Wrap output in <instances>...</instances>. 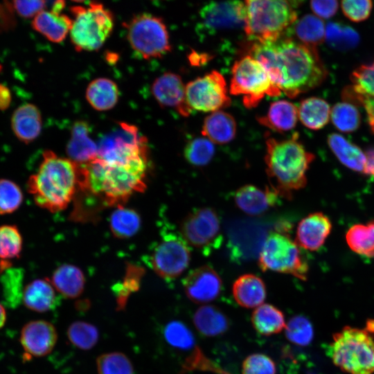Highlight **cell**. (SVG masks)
<instances>
[{
    "mask_svg": "<svg viewBox=\"0 0 374 374\" xmlns=\"http://www.w3.org/2000/svg\"><path fill=\"white\" fill-rule=\"evenodd\" d=\"M80 188L87 190L108 206L123 205L131 195L146 187L148 153L121 161L100 157L78 164Z\"/></svg>",
    "mask_w": 374,
    "mask_h": 374,
    "instance_id": "cell-2",
    "label": "cell"
},
{
    "mask_svg": "<svg viewBox=\"0 0 374 374\" xmlns=\"http://www.w3.org/2000/svg\"><path fill=\"white\" fill-rule=\"evenodd\" d=\"M109 217V228L113 235L121 239L134 235L141 227V217L134 209L116 206Z\"/></svg>",
    "mask_w": 374,
    "mask_h": 374,
    "instance_id": "cell-36",
    "label": "cell"
},
{
    "mask_svg": "<svg viewBox=\"0 0 374 374\" xmlns=\"http://www.w3.org/2000/svg\"><path fill=\"white\" fill-rule=\"evenodd\" d=\"M180 234L188 245L206 255L218 248L222 240L218 215L208 207L189 213L181 222Z\"/></svg>",
    "mask_w": 374,
    "mask_h": 374,
    "instance_id": "cell-12",
    "label": "cell"
},
{
    "mask_svg": "<svg viewBox=\"0 0 374 374\" xmlns=\"http://www.w3.org/2000/svg\"><path fill=\"white\" fill-rule=\"evenodd\" d=\"M57 334L54 326L46 321H31L24 326L20 343L25 357H41L49 354L55 346Z\"/></svg>",
    "mask_w": 374,
    "mask_h": 374,
    "instance_id": "cell-17",
    "label": "cell"
},
{
    "mask_svg": "<svg viewBox=\"0 0 374 374\" xmlns=\"http://www.w3.org/2000/svg\"><path fill=\"white\" fill-rule=\"evenodd\" d=\"M258 265L262 271L290 274L302 280L307 279L309 271L299 246L283 230L267 235L259 253Z\"/></svg>",
    "mask_w": 374,
    "mask_h": 374,
    "instance_id": "cell-8",
    "label": "cell"
},
{
    "mask_svg": "<svg viewBox=\"0 0 374 374\" xmlns=\"http://www.w3.org/2000/svg\"><path fill=\"white\" fill-rule=\"evenodd\" d=\"M143 275V269L141 267L132 264L128 265L123 282L118 283L113 287L118 310L125 308L130 294L138 290Z\"/></svg>",
    "mask_w": 374,
    "mask_h": 374,
    "instance_id": "cell-41",
    "label": "cell"
},
{
    "mask_svg": "<svg viewBox=\"0 0 374 374\" xmlns=\"http://www.w3.org/2000/svg\"><path fill=\"white\" fill-rule=\"evenodd\" d=\"M236 127V122L232 115L218 110L205 118L202 134L213 143L225 144L235 138Z\"/></svg>",
    "mask_w": 374,
    "mask_h": 374,
    "instance_id": "cell-27",
    "label": "cell"
},
{
    "mask_svg": "<svg viewBox=\"0 0 374 374\" xmlns=\"http://www.w3.org/2000/svg\"><path fill=\"white\" fill-rule=\"evenodd\" d=\"M2 70V66L0 64V72Z\"/></svg>",
    "mask_w": 374,
    "mask_h": 374,
    "instance_id": "cell-57",
    "label": "cell"
},
{
    "mask_svg": "<svg viewBox=\"0 0 374 374\" xmlns=\"http://www.w3.org/2000/svg\"><path fill=\"white\" fill-rule=\"evenodd\" d=\"M248 55L263 66L281 92L292 98L320 86L328 74L317 48L292 37L254 42Z\"/></svg>",
    "mask_w": 374,
    "mask_h": 374,
    "instance_id": "cell-1",
    "label": "cell"
},
{
    "mask_svg": "<svg viewBox=\"0 0 374 374\" xmlns=\"http://www.w3.org/2000/svg\"><path fill=\"white\" fill-rule=\"evenodd\" d=\"M330 118L334 126L345 133L356 131L361 124V115L356 105L346 101L333 105Z\"/></svg>",
    "mask_w": 374,
    "mask_h": 374,
    "instance_id": "cell-38",
    "label": "cell"
},
{
    "mask_svg": "<svg viewBox=\"0 0 374 374\" xmlns=\"http://www.w3.org/2000/svg\"><path fill=\"white\" fill-rule=\"evenodd\" d=\"M166 341L172 347L190 350L195 347V338L189 328L179 321L168 323L163 330Z\"/></svg>",
    "mask_w": 374,
    "mask_h": 374,
    "instance_id": "cell-46",
    "label": "cell"
},
{
    "mask_svg": "<svg viewBox=\"0 0 374 374\" xmlns=\"http://www.w3.org/2000/svg\"><path fill=\"white\" fill-rule=\"evenodd\" d=\"M366 164L363 173L372 175L374 170V148H370L365 152Z\"/></svg>",
    "mask_w": 374,
    "mask_h": 374,
    "instance_id": "cell-54",
    "label": "cell"
},
{
    "mask_svg": "<svg viewBox=\"0 0 374 374\" xmlns=\"http://www.w3.org/2000/svg\"><path fill=\"white\" fill-rule=\"evenodd\" d=\"M193 323L203 335L214 337L225 332L229 326L226 315L213 305H203L193 315Z\"/></svg>",
    "mask_w": 374,
    "mask_h": 374,
    "instance_id": "cell-32",
    "label": "cell"
},
{
    "mask_svg": "<svg viewBox=\"0 0 374 374\" xmlns=\"http://www.w3.org/2000/svg\"><path fill=\"white\" fill-rule=\"evenodd\" d=\"M52 283L46 278L35 279L24 289L22 301L30 310L46 312L57 307L60 299Z\"/></svg>",
    "mask_w": 374,
    "mask_h": 374,
    "instance_id": "cell-23",
    "label": "cell"
},
{
    "mask_svg": "<svg viewBox=\"0 0 374 374\" xmlns=\"http://www.w3.org/2000/svg\"><path fill=\"white\" fill-rule=\"evenodd\" d=\"M51 283L64 297L74 299L83 292L85 278L82 270L71 264H63L53 272Z\"/></svg>",
    "mask_w": 374,
    "mask_h": 374,
    "instance_id": "cell-30",
    "label": "cell"
},
{
    "mask_svg": "<svg viewBox=\"0 0 374 374\" xmlns=\"http://www.w3.org/2000/svg\"><path fill=\"white\" fill-rule=\"evenodd\" d=\"M188 298L196 303H206L220 293L222 280L218 274L208 265L191 270L182 281Z\"/></svg>",
    "mask_w": 374,
    "mask_h": 374,
    "instance_id": "cell-18",
    "label": "cell"
},
{
    "mask_svg": "<svg viewBox=\"0 0 374 374\" xmlns=\"http://www.w3.org/2000/svg\"><path fill=\"white\" fill-rule=\"evenodd\" d=\"M186 96L191 110L213 112L231 104L225 79L217 71H212L188 82Z\"/></svg>",
    "mask_w": 374,
    "mask_h": 374,
    "instance_id": "cell-13",
    "label": "cell"
},
{
    "mask_svg": "<svg viewBox=\"0 0 374 374\" xmlns=\"http://www.w3.org/2000/svg\"><path fill=\"white\" fill-rule=\"evenodd\" d=\"M232 292L242 307L254 308L262 305L266 298V287L262 280L252 274L238 277L233 283Z\"/></svg>",
    "mask_w": 374,
    "mask_h": 374,
    "instance_id": "cell-25",
    "label": "cell"
},
{
    "mask_svg": "<svg viewBox=\"0 0 374 374\" xmlns=\"http://www.w3.org/2000/svg\"><path fill=\"white\" fill-rule=\"evenodd\" d=\"M215 154L214 143L206 137H196L186 144L184 157L186 161L195 166L208 164Z\"/></svg>",
    "mask_w": 374,
    "mask_h": 374,
    "instance_id": "cell-42",
    "label": "cell"
},
{
    "mask_svg": "<svg viewBox=\"0 0 374 374\" xmlns=\"http://www.w3.org/2000/svg\"><path fill=\"white\" fill-rule=\"evenodd\" d=\"M285 329L287 339L297 346H306L313 339L312 325L310 320L303 315L291 318L286 323Z\"/></svg>",
    "mask_w": 374,
    "mask_h": 374,
    "instance_id": "cell-45",
    "label": "cell"
},
{
    "mask_svg": "<svg viewBox=\"0 0 374 374\" xmlns=\"http://www.w3.org/2000/svg\"><path fill=\"white\" fill-rule=\"evenodd\" d=\"M341 10L348 19L361 22L367 19L373 8L372 0H341Z\"/></svg>",
    "mask_w": 374,
    "mask_h": 374,
    "instance_id": "cell-50",
    "label": "cell"
},
{
    "mask_svg": "<svg viewBox=\"0 0 374 374\" xmlns=\"http://www.w3.org/2000/svg\"><path fill=\"white\" fill-rule=\"evenodd\" d=\"M331 108L327 101L318 97L303 100L298 107V117L301 123L312 130L325 127L330 120Z\"/></svg>",
    "mask_w": 374,
    "mask_h": 374,
    "instance_id": "cell-31",
    "label": "cell"
},
{
    "mask_svg": "<svg viewBox=\"0 0 374 374\" xmlns=\"http://www.w3.org/2000/svg\"><path fill=\"white\" fill-rule=\"evenodd\" d=\"M349 248L355 253L368 258L374 257V220L367 224H355L346 233Z\"/></svg>",
    "mask_w": 374,
    "mask_h": 374,
    "instance_id": "cell-35",
    "label": "cell"
},
{
    "mask_svg": "<svg viewBox=\"0 0 374 374\" xmlns=\"http://www.w3.org/2000/svg\"><path fill=\"white\" fill-rule=\"evenodd\" d=\"M124 25L129 44L141 58H161L170 52L169 33L161 18L141 13L134 15Z\"/></svg>",
    "mask_w": 374,
    "mask_h": 374,
    "instance_id": "cell-10",
    "label": "cell"
},
{
    "mask_svg": "<svg viewBox=\"0 0 374 374\" xmlns=\"http://www.w3.org/2000/svg\"><path fill=\"white\" fill-rule=\"evenodd\" d=\"M332 230L330 218L322 212H315L303 218L296 233L297 244L311 251L319 249Z\"/></svg>",
    "mask_w": 374,
    "mask_h": 374,
    "instance_id": "cell-19",
    "label": "cell"
},
{
    "mask_svg": "<svg viewBox=\"0 0 374 374\" xmlns=\"http://www.w3.org/2000/svg\"><path fill=\"white\" fill-rule=\"evenodd\" d=\"M88 103L97 111H107L115 107L119 98L116 83L107 78H98L89 82L86 89Z\"/></svg>",
    "mask_w": 374,
    "mask_h": 374,
    "instance_id": "cell-29",
    "label": "cell"
},
{
    "mask_svg": "<svg viewBox=\"0 0 374 374\" xmlns=\"http://www.w3.org/2000/svg\"><path fill=\"white\" fill-rule=\"evenodd\" d=\"M327 142L341 163L352 170L363 173L366 155L359 147L337 133L329 134Z\"/></svg>",
    "mask_w": 374,
    "mask_h": 374,
    "instance_id": "cell-28",
    "label": "cell"
},
{
    "mask_svg": "<svg viewBox=\"0 0 374 374\" xmlns=\"http://www.w3.org/2000/svg\"><path fill=\"white\" fill-rule=\"evenodd\" d=\"M147 140L134 125L121 123L119 128L105 136L98 144V157L106 161H121L148 153Z\"/></svg>",
    "mask_w": 374,
    "mask_h": 374,
    "instance_id": "cell-14",
    "label": "cell"
},
{
    "mask_svg": "<svg viewBox=\"0 0 374 374\" xmlns=\"http://www.w3.org/2000/svg\"><path fill=\"white\" fill-rule=\"evenodd\" d=\"M23 199L22 191L17 184L9 179H0V215L15 212Z\"/></svg>",
    "mask_w": 374,
    "mask_h": 374,
    "instance_id": "cell-47",
    "label": "cell"
},
{
    "mask_svg": "<svg viewBox=\"0 0 374 374\" xmlns=\"http://www.w3.org/2000/svg\"><path fill=\"white\" fill-rule=\"evenodd\" d=\"M251 323L259 334L265 336L277 334L286 326L283 312L275 306L267 303L256 308L251 315Z\"/></svg>",
    "mask_w": 374,
    "mask_h": 374,
    "instance_id": "cell-33",
    "label": "cell"
},
{
    "mask_svg": "<svg viewBox=\"0 0 374 374\" xmlns=\"http://www.w3.org/2000/svg\"><path fill=\"white\" fill-rule=\"evenodd\" d=\"M11 103V93L9 89L0 84V110H6Z\"/></svg>",
    "mask_w": 374,
    "mask_h": 374,
    "instance_id": "cell-53",
    "label": "cell"
},
{
    "mask_svg": "<svg viewBox=\"0 0 374 374\" xmlns=\"http://www.w3.org/2000/svg\"><path fill=\"white\" fill-rule=\"evenodd\" d=\"M71 12L74 19L70 38L75 49L80 52L100 48L114 28L112 12L97 1H91L87 7L73 6Z\"/></svg>",
    "mask_w": 374,
    "mask_h": 374,
    "instance_id": "cell-7",
    "label": "cell"
},
{
    "mask_svg": "<svg viewBox=\"0 0 374 374\" xmlns=\"http://www.w3.org/2000/svg\"><path fill=\"white\" fill-rule=\"evenodd\" d=\"M188 247L181 234L163 230L160 240L144 260L158 276L165 280H172L188 267L190 260Z\"/></svg>",
    "mask_w": 374,
    "mask_h": 374,
    "instance_id": "cell-11",
    "label": "cell"
},
{
    "mask_svg": "<svg viewBox=\"0 0 374 374\" xmlns=\"http://www.w3.org/2000/svg\"><path fill=\"white\" fill-rule=\"evenodd\" d=\"M372 175H374V170H373V173H372Z\"/></svg>",
    "mask_w": 374,
    "mask_h": 374,
    "instance_id": "cell-58",
    "label": "cell"
},
{
    "mask_svg": "<svg viewBox=\"0 0 374 374\" xmlns=\"http://www.w3.org/2000/svg\"><path fill=\"white\" fill-rule=\"evenodd\" d=\"M333 364L346 374L374 373V320L365 328L345 326L332 336L329 346Z\"/></svg>",
    "mask_w": 374,
    "mask_h": 374,
    "instance_id": "cell-5",
    "label": "cell"
},
{
    "mask_svg": "<svg viewBox=\"0 0 374 374\" xmlns=\"http://www.w3.org/2000/svg\"><path fill=\"white\" fill-rule=\"evenodd\" d=\"M151 91L162 107L172 108L184 116L191 113L186 100V85L178 74L166 72L159 75L152 82Z\"/></svg>",
    "mask_w": 374,
    "mask_h": 374,
    "instance_id": "cell-16",
    "label": "cell"
},
{
    "mask_svg": "<svg viewBox=\"0 0 374 374\" xmlns=\"http://www.w3.org/2000/svg\"><path fill=\"white\" fill-rule=\"evenodd\" d=\"M67 337L75 347L89 350L96 344L99 334L93 325L84 321H75L69 326Z\"/></svg>",
    "mask_w": 374,
    "mask_h": 374,
    "instance_id": "cell-43",
    "label": "cell"
},
{
    "mask_svg": "<svg viewBox=\"0 0 374 374\" xmlns=\"http://www.w3.org/2000/svg\"><path fill=\"white\" fill-rule=\"evenodd\" d=\"M7 319V314L5 308L0 303V329L3 327Z\"/></svg>",
    "mask_w": 374,
    "mask_h": 374,
    "instance_id": "cell-55",
    "label": "cell"
},
{
    "mask_svg": "<svg viewBox=\"0 0 374 374\" xmlns=\"http://www.w3.org/2000/svg\"><path fill=\"white\" fill-rule=\"evenodd\" d=\"M98 144L90 136L89 124L84 121L75 122L66 148L68 158L84 164L98 157Z\"/></svg>",
    "mask_w": 374,
    "mask_h": 374,
    "instance_id": "cell-21",
    "label": "cell"
},
{
    "mask_svg": "<svg viewBox=\"0 0 374 374\" xmlns=\"http://www.w3.org/2000/svg\"><path fill=\"white\" fill-rule=\"evenodd\" d=\"M325 39L331 48L344 51L356 47L359 42V35L348 25L330 21L326 27Z\"/></svg>",
    "mask_w": 374,
    "mask_h": 374,
    "instance_id": "cell-37",
    "label": "cell"
},
{
    "mask_svg": "<svg viewBox=\"0 0 374 374\" xmlns=\"http://www.w3.org/2000/svg\"><path fill=\"white\" fill-rule=\"evenodd\" d=\"M46 1V0H13V7L21 17L31 18L44 10Z\"/></svg>",
    "mask_w": 374,
    "mask_h": 374,
    "instance_id": "cell-51",
    "label": "cell"
},
{
    "mask_svg": "<svg viewBox=\"0 0 374 374\" xmlns=\"http://www.w3.org/2000/svg\"><path fill=\"white\" fill-rule=\"evenodd\" d=\"M298 118V108L295 105L286 100H280L271 103L266 114L257 119L267 128L283 133L294 129Z\"/></svg>",
    "mask_w": 374,
    "mask_h": 374,
    "instance_id": "cell-26",
    "label": "cell"
},
{
    "mask_svg": "<svg viewBox=\"0 0 374 374\" xmlns=\"http://www.w3.org/2000/svg\"><path fill=\"white\" fill-rule=\"evenodd\" d=\"M244 30L253 42L277 40L297 19V13L289 0H244Z\"/></svg>",
    "mask_w": 374,
    "mask_h": 374,
    "instance_id": "cell-6",
    "label": "cell"
},
{
    "mask_svg": "<svg viewBox=\"0 0 374 374\" xmlns=\"http://www.w3.org/2000/svg\"><path fill=\"white\" fill-rule=\"evenodd\" d=\"M98 374H134V367L130 359L123 353H104L97 358Z\"/></svg>",
    "mask_w": 374,
    "mask_h": 374,
    "instance_id": "cell-44",
    "label": "cell"
},
{
    "mask_svg": "<svg viewBox=\"0 0 374 374\" xmlns=\"http://www.w3.org/2000/svg\"><path fill=\"white\" fill-rule=\"evenodd\" d=\"M242 374H276V366L268 356L255 353L244 360Z\"/></svg>",
    "mask_w": 374,
    "mask_h": 374,
    "instance_id": "cell-49",
    "label": "cell"
},
{
    "mask_svg": "<svg viewBox=\"0 0 374 374\" xmlns=\"http://www.w3.org/2000/svg\"><path fill=\"white\" fill-rule=\"evenodd\" d=\"M11 127L16 137L24 143H30L40 134L42 127L41 112L31 103L19 106L11 118Z\"/></svg>",
    "mask_w": 374,
    "mask_h": 374,
    "instance_id": "cell-22",
    "label": "cell"
},
{
    "mask_svg": "<svg viewBox=\"0 0 374 374\" xmlns=\"http://www.w3.org/2000/svg\"><path fill=\"white\" fill-rule=\"evenodd\" d=\"M73 20L62 12L42 10L32 21V27L48 40L62 42L71 28Z\"/></svg>",
    "mask_w": 374,
    "mask_h": 374,
    "instance_id": "cell-24",
    "label": "cell"
},
{
    "mask_svg": "<svg viewBox=\"0 0 374 374\" xmlns=\"http://www.w3.org/2000/svg\"><path fill=\"white\" fill-rule=\"evenodd\" d=\"M1 272H2L1 281L6 303L10 308H15L22 301L24 271L19 268L9 267Z\"/></svg>",
    "mask_w": 374,
    "mask_h": 374,
    "instance_id": "cell-39",
    "label": "cell"
},
{
    "mask_svg": "<svg viewBox=\"0 0 374 374\" xmlns=\"http://www.w3.org/2000/svg\"><path fill=\"white\" fill-rule=\"evenodd\" d=\"M351 87L357 93L374 97V60L355 69L350 75Z\"/></svg>",
    "mask_w": 374,
    "mask_h": 374,
    "instance_id": "cell-48",
    "label": "cell"
},
{
    "mask_svg": "<svg viewBox=\"0 0 374 374\" xmlns=\"http://www.w3.org/2000/svg\"><path fill=\"white\" fill-rule=\"evenodd\" d=\"M72 1H74V2H82L84 0H71Z\"/></svg>",
    "mask_w": 374,
    "mask_h": 374,
    "instance_id": "cell-56",
    "label": "cell"
},
{
    "mask_svg": "<svg viewBox=\"0 0 374 374\" xmlns=\"http://www.w3.org/2000/svg\"><path fill=\"white\" fill-rule=\"evenodd\" d=\"M292 26L296 40L307 46L317 48L325 39L324 22L315 15L306 14L297 19Z\"/></svg>",
    "mask_w": 374,
    "mask_h": 374,
    "instance_id": "cell-34",
    "label": "cell"
},
{
    "mask_svg": "<svg viewBox=\"0 0 374 374\" xmlns=\"http://www.w3.org/2000/svg\"><path fill=\"white\" fill-rule=\"evenodd\" d=\"M312 11L321 19L332 17L339 8L338 0H310Z\"/></svg>",
    "mask_w": 374,
    "mask_h": 374,
    "instance_id": "cell-52",
    "label": "cell"
},
{
    "mask_svg": "<svg viewBox=\"0 0 374 374\" xmlns=\"http://www.w3.org/2000/svg\"><path fill=\"white\" fill-rule=\"evenodd\" d=\"M42 161L26 183L27 190L40 208L55 213L64 209L80 185L79 165L51 150H45Z\"/></svg>",
    "mask_w": 374,
    "mask_h": 374,
    "instance_id": "cell-3",
    "label": "cell"
},
{
    "mask_svg": "<svg viewBox=\"0 0 374 374\" xmlns=\"http://www.w3.org/2000/svg\"><path fill=\"white\" fill-rule=\"evenodd\" d=\"M231 73L230 93L242 96L247 108L256 107L265 96H278L281 93L263 66L248 54L235 62Z\"/></svg>",
    "mask_w": 374,
    "mask_h": 374,
    "instance_id": "cell-9",
    "label": "cell"
},
{
    "mask_svg": "<svg viewBox=\"0 0 374 374\" xmlns=\"http://www.w3.org/2000/svg\"><path fill=\"white\" fill-rule=\"evenodd\" d=\"M314 159V155L299 141L297 133L287 139H266V171L271 188L280 197L290 199L294 191L306 185V172Z\"/></svg>",
    "mask_w": 374,
    "mask_h": 374,
    "instance_id": "cell-4",
    "label": "cell"
},
{
    "mask_svg": "<svg viewBox=\"0 0 374 374\" xmlns=\"http://www.w3.org/2000/svg\"><path fill=\"white\" fill-rule=\"evenodd\" d=\"M199 15L203 27L214 33L244 29L246 10L244 1L223 0L206 3L199 10Z\"/></svg>",
    "mask_w": 374,
    "mask_h": 374,
    "instance_id": "cell-15",
    "label": "cell"
},
{
    "mask_svg": "<svg viewBox=\"0 0 374 374\" xmlns=\"http://www.w3.org/2000/svg\"><path fill=\"white\" fill-rule=\"evenodd\" d=\"M23 245L21 235L15 225L0 226V259L10 262V260L20 257Z\"/></svg>",
    "mask_w": 374,
    "mask_h": 374,
    "instance_id": "cell-40",
    "label": "cell"
},
{
    "mask_svg": "<svg viewBox=\"0 0 374 374\" xmlns=\"http://www.w3.org/2000/svg\"><path fill=\"white\" fill-rule=\"evenodd\" d=\"M280 197L271 188L261 189L253 185L239 188L234 195L237 206L247 214L258 215L274 206Z\"/></svg>",
    "mask_w": 374,
    "mask_h": 374,
    "instance_id": "cell-20",
    "label": "cell"
}]
</instances>
